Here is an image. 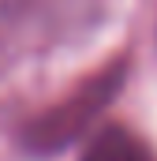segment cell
Wrapping results in <instances>:
<instances>
[{
	"label": "cell",
	"instance_id": "2",
	"mask_svg": "<svg viewBox=\"0 0 157 161\" xmlns=\"http://www.w3.org/2000/svg\"><path fill=\"white\" fill-rule=\"evenodd\" d=\"M86 150H82V161H157L150 154V146L131 135L123 124H109L101 127L97 135H86Z\"/></svg>",
	"mask_w": 157,
	"mask_h": 161
},
{
	"label": "cell",
	"instance_id": "1",
	"mask_svg": "<svg viewBox=\"0 0 157 161\" xmlns=\"http://www.w3.org/2000/svg\"><path fill=\"white\" fill-rule=\"evenodd\" d=\"M131 71V56H116L109 68H101L94 79H86L75 94H68L60 105L38 113L34 120L19 127V146L34 158H52L86 139V131L109 113V105L120 97Z\"/></svg>",
	"mask_w": 157,
	"mask_h": 161
}]
</instances>
